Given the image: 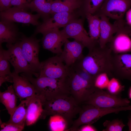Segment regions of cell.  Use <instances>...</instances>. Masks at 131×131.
<instances>
[{"instance_id":"6da1fadb","label":"cell","mask_w":131,"mask_h":131,"mask_svg":"<svg viewBox=\"0 0 131 131\" xmlns=\"http://www.w3.org/2000/svg\"><path fill=\"white\" fill-rule=\"evenodd\" d=\"M112 54L107 44L101 48L98 43L89 50L86 55L76 62L94 79L102 73H106L108 75L112 76Z\"/></svg>"},{"instance_id":"7a4b0ae2","label":"cell","mask_w":131,"mask_h":131,"mask_svg":"<svg viewBox=\"0 0 131 131\" xmlns=\"http://www.w3.org/2000/svg\"><path fill=\"white\" fill-rule=\"evenodd\" d=\"M42 106L43 111L40 119H44L49 116L60 115L66 120L69 128L81 108V105L70 94L44 100L42 102Z\"/></svg>"},{"instance_id":"3957f363","label":"cell","mask_w":131,"mask_h":131,"mask_svg":"<svg viewBox=\"0 0 131 131\" xmlns=\"http://www.w3.org/2000/svg\"><path fill=\"white\" fill-rule=\"evenodd\" d=\"M20 75L27 79L33 84L36 94L40 97L42 102L61 96L70 94L67 77L63 79L45 77L34 78L33 75L24 73L21 74Z\"/></svg>"},{"instance_id":"277c9868","label":"cell","mask_w":131,"mask_h":131,"mask_svg":"<svg viewBox=\"0 0 131 131\" xmlns=\"http://www.w3.org/2000/svg\"><path fill=\"white\" fill-rule=\"evenodd\" d=\"M67 81L70 94L81 105L97 89L94 86V82L81 77L70 67H69Z\"/></svg>"},{"instance_id":"5b68a950","label":"cell","mask_w":131,"mask_h":131,"mask_svg":"<svg viewBox=\"0 0 131 131\" xmlns=\"http://www.w3.org/2000/svg\"><path fill=\"white\" fill-rule=\"evenodd\" d=\"M130 103L127 98H123L119 95L97 89L82 104L90 105L98 108H117L129 106Z\"/></svg>"},{"instance_id":"8992f818","label":"cell","mask_w":131,"mask_h":131,"mask_svg":"<svg viewBox=\"0 0 131 131\" xmlns=\"http://www.w3.org/2000/svg\"><path fill=\"white\" fill-rule=\"evenodd\" d=\"M117 21L118 29L107 45L114 54L131 52V26L123 19Z\"/></svg>"},{"instance_id":"52a82bcc","label":"cell","mask_w":131,"mask_h":131,"mask_svg":"<svg viewBox=\"0 0 131 131\" xmlns=\"http://www.w3.org/2000/svg\"><path fill=\"white\" fill-rule=\"evenodd\" d=\"M8 49L3 50L5 57L13 67L14 71L19 73L32 75L38 77L39 74L34 72L25 58L22 51L20 40L12 44H7Z\"/></svg>"},{"instance_id":"ba28073f","label":"cell","mask_w":131,"mask_h":131,"mask_svg":"<svg viewBox=\"0 0 131 131\" xmlns=\"http://www.w3.org/2000/svg\"><path fill=\"white\" fill-rule=\"evenodd\" d=\"M20 40L25 58L33 71L39 74L41 64L39 58L41 40L37 39L33 35L28 37L22 34Z\"/></svg>"},{"instance_id":"9c48e42d","label":"cell","mask_w":131,"mask_h":131,"mask_svg":"<svg viewBox=\"0 0 131 131\" xmlns=\"http://www.w3.org/2000/svg\"><path fill=\"white\" fill-rule=\"evenodd\" d=\"M66 38H72L82 43L90 50L98 43L90 37L84 29L83 20L76 18L69 22L60 31Z\"/></svg>"},{"instance_id":"30bf717a","label":"cell","mask_w":131,"mask_h":131,"mask_svg":"<svg viewBox=\"0 0 131 131\" xmlns=\"http://www.w3.org/2000/svg\"><path fill=\"white\" fill-rule=\"evenodd\" d=\"M39 76L58 79L67 78L69 72V67L66 66L58 55L41 62Z\"/></svg>"},{"instance_id":"8fae6325","label":"cell","mask_w":131,"mask_h":131,"mask_svg":"<svg viewBox=\"0 0 131 131\" xmlns=\"http://www.w3.org/2000/svg\"><path fill=\"white\" fill-rule=\"evenodd\" d=\"M131 7V0H105L94 15H104L112 19H123L125 14Z\"/></svg>"},{"instance_id":"7c38bea8","label":"cell","mask_w":131,"mask_h":131,"mask_svg":"<svg viewBox=\"0 0 131 131\" xmlns=\"http://www.w3.org/2000/svg\"><path fill=\"white\" fill-rule=\"evenodd\" d=\"M0 17L1 20L31 24L37 26L41 24L39 21L41 17L40 15L37 13L33 14L27 10L15 7L0 12Z\"/></svg>"},{"instance_id":"4fadbf2b","label":"cell","mask_w":131,"mask_h":131,"mask_svg":"<svg viewBox=\"0 0 131 131\" xmlns=\"http://www.w3.org/2000/svg\"><path fill=\"white\" fill-rule=\"evenodd\" d=\"M51 16L37 26L33 35L35 36L38 33L42 34L49 30L64 27L71 21L76 18L77 17L74 12L57 13Z\"/></svg>"},{"instance_id":"5bb4252c","label":"cell","mask_w":131,"mask_h":131,"mask_svg":"<svg viewBox=\"0 0 131 131\" xmlns=\"http://www.w3.org/2000/svg\"><path fill=\"white\" fill-rule=\"evenodd\" d=\"M112 65L113 75L131 82V54H112Z\"/></svg>"},{"instance_id":"9a60e30c","label":"cell","mask_w":131,"mask_h":131,"mask_svg":"<svg viewBox=\"0 0 131 131\" xmlns=\"http://www.w3.org/2000/svg\"><path fill=\"white\" fill-rule=\"evenodd\" d=\"M42 34L41 41L43 48L57 55L62 52V46L66 39L59 28H56L47 31Z\"/></svg>"},{"instance_id":"2e32d148","label":"cell","mask_w":131,"mask_h":131,"mask_svg":"<svg viewBox=\"0 0 131 131\" xmlns=\"http://www.w3.org/2000/svg\"><path fill=\"white\" fill-rule=\"evenodd\" d=\"M62 53L58 55L63 62L70 67L84 56L83 51L85 47L80 42L76 40L70 41L66 39Z\"/></svg>"},{"instance_id":"e0dca14e","label":"cell","mask_w":131,"mask_h":131,"mask_svg":"<svg viewBox=\"0 0 131 131\" xmlns=\"http://www.w3.org/2000/svg\"><path fill=\"white\" fill-rule=\"evenodd\" d=\"M13 86L20 101L31 98L36 94L33 84L27 79L14 71L12 72Z\"/></svg>"},{"instance_id":"ac0fdd59","label":"cell","mask_w":131,"mask_h":131,"mask_svg":"<svg viewBox=\"0 0 131 131\" xmlns=\"http://www.w3.org/2000/svg\"><path fill=\"white\" fill-rule=\"evenodd\" d=\"M22 34L15 23L0 20V44L3 43L14 44L20 40Z\"/></svg>"},{"instance_id":"d6986e66","label":"cell","mask_w":131,"mask_h":131,"mask_svg":"<svg viewBox=\"0 0 131 131\" xmlns=\"http://www.w3.org/2000/svg\"><path fill=\"white\" fill-rule=\"evenodd\" d=\"M100 18V33L98 42L101 48L105 47L109 42L118 29V24L116 20L113 24L109 22L108 17L101 15Z\"/></svg>"},{"instance_id":"ffe728a7","label":"cell","mask_w":131,"mask_h":131,"mask_svg":"<svg viewBox=\"0 0 131 131\" xmlns=\"http://www.w3.org/2000/svg\"><path fill=\"white\" fill-rule=\"evenodd\" d=\"M27 99V107L25 123L29 126L33 124L40 119L43 111L42 102L40 97L36 94Z\"/></svg>"},{"instance_id":"44dd1931","label":"cell","mask_w":131,"mask_h":131,"mask_svg":"<svg viewBox=\"0 0 131 131\" xmlns=\"http://www.w3.org/2000/svg\"><path fill=\"white\" fill-rule=\"evenodd\" d=\"M82 2V0H54L51 6V15L58 13L74 12L80 8Z\"/></svg>"},{"instance_id":"7402d4cb","label":"cell","mask_w":131,"mask_h":131,"mask_svg":"<svg viewBox=\"0 0 131 131\" xmlns=\"http://www.w3.org/2000/svg\"><path fill=\"white\" fill-rule=\"evenodd\" d=\"M18 98L13 85L9 86L4 91L0 92V102L5 107L10 115L17 106Z\"/></svg>"},{"instance_id":"603a6c76","label":"cell","mask_w":131,"mask_h":131,"mask_svg":"<svg viewBox=\"0 0 131 131\" xmlns=\"http://www.w3.org/2000/svg\"><path fill=\"white\" fill-rule=\"evenodd\" d=\"M54 0H33L28 7L29 9L40 15L44 21L51 15V6Z\"/></svg>"},{"instance_id":"cb8c5ba5","label":"cell","mask_w":131,"mask_h":131,"mask_svg":"<svg viewBox=\"0 0 131 131\" xmlns=\"http://www.w3.org/2000/svg\"><path fill=\"white\" fill-rule=\"evenodd\" d=\"M27 107V99L21 101L8 122L25 126L26 119Z\"/></svg>"},{"instance_id":"d4e9b609","label":"cell","mask_w":131,"mask_h":131,"mask_svg":"<svg viewBox=\"0 0 131 131\" xmlns=\"http://www.w3.org/2000/svg\"><path fill=\"white\" fill-rule=\"evenodd\" d=\"M2 44H0V86L6 82L13 83L12 73L9 62L5 55Z\"/></svg>"},{"instance_id":"484cf974","label":"cell","mask_w":131,"mask_h":131,"mask_svg":"<svg viewBox=\"0 0 131 131\" xmlns=\"http://www.w3.org/2000/svg\"><path fill=\"white\" fill-rule=\"evenodd\" d=\"M85 17L88 23L89 36L94 41H98L100 33V17L96 15L88 14Z\"/></svg>"},{"instance_id":"4316f807","label":"cell","mask_w":131,"mask_h":131,"mask_svg":"<svg viewBox=\"0 0 131 131\" xmlns=\"http://www.w3.org/2000/svg\"><path fill=\"white\" fill-rule=\"evenodd\" d=\"M105 0H82L80 13L85 17L88 14H95L100 9Z\"/></svg>"},{"instance_id":"83f0119b","label":"cell","mask_w":131,"mask_h":131,"mask_svg":"<svg viewBox=\"0 0 131 131\" xmlns=\"http://www.w3.org/2000/svg\"><path fill=\"white\" fill-rule=\"evenodd\" d=\"M49 125L50 130L53 131H67L69 126L66 120L60 115L50 116Z\"/></svg>"},{"instance_id":"f1b7e54d","label":"cell","mask_w":131,"mask_h":131,"mask_svg":"<svg viewBox=\"0 0 131 131\" xmlns=\"http://www.w3.org/2000/svg\"><path fill=\"white\" fill-rule=\"evenodd\" d=\"M124 86L117 79L113 77L109 80L106 89L107 91L110 93L119 95L124 90Z\"/></svg>"},{"instance_id":"f546056e","label":"cell","mask_w":131,"mask_h":131,"mask_svg":"<svg viewBox=\"0 0 131 131\" xmlns=\"http://www.w3.org/2000/svg\"><path fill=\"white\" fill-rule=\"evenodd\" d=\"M106 128L103 131H121L125 126L122 121L118 119L114 120L111 121L106 120L103 123Z\"/></svg>"},{"instance_id":"4dcf8cb0","label":"cell","mask_w":131,"mask_h":131,"mask_svg":"<svg viewBox=\"0 0 131 131\" xmlns=\"http://www.w3.org/2000/svg\"><path fill=\"white\" fill-rule=\"evenodd\" d=\"M109 80L108 75L102 73L98 75L95 78L94 85L96 88L101 90L106 89Z\"/></svg>"},{"instance_id":"1f68e13d","label":"cell","mask_w":131,"mask_h":131,"mask_svg":"<svg viewBox=\"0 0 131 131\" xmlns=\"http://www.w3.org/2000/svg\"><path fill=\"white\" fill-rule=\"evenodd\" d=\"M0 131H21L24 127V126L21 125L9 123L7 122H0Z\"/></svg>"},{"instance_id":"d6a6232c","label":"cell","mask_w":131,"mask_h":131,"mask_svg":"<svg viewBox=\"0 0 131 131\" xmlns=\"http://www.w3.org/2000/svg\"><path fill=\"white\" fill-rule=\"evenodd\" d=\"M33 0H11L12 6L28 10V7Z\"/></svg>"},{"instance_id":"836d02e7","label":"cell","mask_w":131,"mask_h":131,"mask_svg":"<svg viewBox=\"0 0 131 131\" xmlns=\"http://www.w3.org/2000/svg\"><path fill=\"white\" fill-rule=\"evenodd\" d=\"M11 0H0V11L7 10L11 7Z\"/></svg>"},{"instance_id":"e575fe53","label":"cell","mask_w":131,"mask_h":131,"mask_svg":"<svg viewBox=\"0 0 131 131\" xmlns=\"http://www.w3.org/2000/svg\"><path fill=\"white\" fill-rule=\"evenodd\" d=\"M97 130L91 124H85L79 128L80 131H96Z\"/></svg>"},{"instance_id":"d590c367","label":"cell","mask_w":131,"mask_h":131,"mask_svg":"<svg viewBox=\"0 0 131 131\" xmlns=\"http://www.w3.org/2000/svg\"><path fill=\"white\" fill-rule=\"evenodd\" d=\"M126 13L127 22L129 25L131 26V9H129Z\"/></svg>"},{"instance_id":"8d00e7d4","label":"cell","mask_w":131,"mask_h":131,"mask_svg":"<svg viewBox=\"0 0 131 131\" xmlns=\"http://www.w3.org/2000/svg\"><path fill=\"white\" fill-rule=\"evenodd\" d=\"M127 125L129 127V131H131V114L129 117Z\"/></svg>"},{"instance_id":"74e56055","label":"cell","mask_w":131,"mask_h":131,"mask_svg":"<svg viewBox=\"0 0 131 131\" xmlns=\"http://www.w3.org/2000/svg\"><path fill=\"white\" fill-rule=\"evenodd\" d=\"M128 96L129 98L131 99V86L130 87L129 90Z\"/></svg>"},{"instance_id":"f35d334b","label":"cell","mask_w":131,"mask_h":131,"mask_svg":"<svg viewBox=\"0 0 131 131\" xmlns=\"http://www.w3.org/2000/svg\"><path fill=\"white\" fill-rule=\"evenodd\" d=\"M130 36L131 37V33L130 34Z\"/></svg>"}]
</instances>
